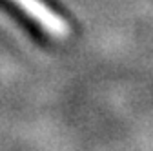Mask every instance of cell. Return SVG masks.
<instances>
[{
	"mask_svg": "<svg viewBox=\"0 0 153 151\" xmlns=\"http://www.w3.org/2000/svg\"><path fill=\"white\" fill-rule=\"evenodd\" d=\"M9 2H13L26 16H29L31 20L42 31H46L49 36L64 38L71 31L68 22H66V18L59 11L49 7V4L44 2V0H9Z\"/></svg>",
	"mask_w": 153,
	"mask_h": 151,
	"instance_id": "cell-1",
	"label": "cell"
}]
</instances>
